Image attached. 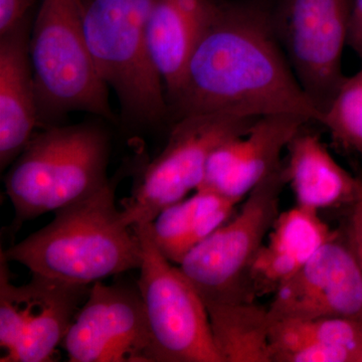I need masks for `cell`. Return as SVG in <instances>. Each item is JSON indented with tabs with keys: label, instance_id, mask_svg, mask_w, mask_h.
<instances>
[{
	"label": "cell",
	"instance_id": "1",
	"mask_svg": "<svg viewBox=\"0 0 362 362\" xmlns=\"http://www.w3.org/2000/svg\"><path fill=\"white\" fill-rule=\"evenodd\" d=\"M168 105L173 123L209 112L252 118L294 114L323 120L288 63L272 13L252 2L214 1Z\"/></svg>",
	"mask_w": 362,
	"mask_h": 362
},
{
	"label": "cell",
	"instance_id": "2",
	"mask_svg": "<svg viewBox=\"0 0 362 362\" xmlns=\"http://www.w3.org/2000/svg\"><path fill=\"white\" fill-rule=\"evenodd\" d=\"M119 175L83 201L54 211L49 225L2 254L32 274L78 285L139 270L142 247L116 206Z\"/></svg>",
	"mask_w": 362,
	"mask_h": 362
},
{
	"label": "cell",
	"instance_id": "3",
	"mask_svg": "<svg viewBox=\"0 0 362 362\" xmlns=\"http://www.w3.org/2000/svg\"><path fill=\"white\" fill-rule=\"evenodd\" d=\"M109 156L110 138L98 123L58 124L35 133L4 177L13 230L104 187Z\"/></svg>",
	"mask_w": 362,
	"mask_h": 362
},
{
	"label": "cell",
	"instance_id": "4",
	"mask_svg": "<svg viewBox=\"0 0 362 362\" xmlns=\"http://www.w3.org/2000/svg\"><path fill=\"white\" fill-rule=\"evenodd\" d=\"M156 0H82L83 23L95 66L120 102L124 119L141 128L169 118L165 89L147 40Z\"/></svg>",
	"mask_w": 362,
	"mask_h": 362
},
{
	"label": "cell",
	"instance_id": "5",
	"mask_svg": "<svg viewBox=\"0 0 362 362\" xmlns=\"http://www.w3.org/2000/svg\"><path fill=\"white\" fill-rule=\"evenodd\" d=\"M40 127L74 111L114 121L108 86L100 77L83 23L82 0H42L30 33Z\"/></svg>",
	"mask_w": 362,
	"mask_h": 362
},
{
	"label": "cell",
	"instance_id": "6",
	"mask_svg": "<svg viewBox=\"0 0 362 362\" xmlns=\"http://www.w3.org/2000/svg\"><path fill=\"white\" fill-rule=\"evenodd\" d=\"M286 185L283 161L247 195L235 218L188 252L177 265L204 304L256 301L252 267L280 214Z\"/></svg>",
	"mask_w": 362,
	"mask_h": 362
},
{
	"label": "cell",
	"instance_id": "7",
	"mask_svg": "<svg viewBox=\"0 0 362 362\" xmlns=\"http://www.w3.org/2000/svg\"><path fill=\"white\" fill-rule=\"evenodd\" d=\"M257 119L209 112L173 123L165 147L142 171L132 194L123 202L126 223L133 228L152 223L162 209L199 189L211 154L245 134Z\"/></svg>",
	"mask_w": 362,
	"mask_h": 362
},
{
	"label": "cell",
	"instance_id": "8",
	"mask_svg": "<svg viewBox=\"0 0 362 362\" xmlns=\"http://www.w3.org/2000/svg\"><path fill=\"white\" fill-rule=\"evenodd\" d=\"M142 247L137 287L154 362H221L206 304L180 267L154 244L150 223L133 226Z\"/></svg>",
	"mask_w": 362,
	"mask_h": 362
},
{
	"label": "cell",
	"instance_id": "9",
	"mask_svg": "<svg viewBox=\"0 0 362 362\" xmlns=\"http://www.w3.org/2000/svg\"><path fill=\"white\" fill-rule=\"evenodd\" d=\"M354 0H280L272 23L302 89L321 113L341 84Z\"/></svg>",
	"mask_w": 362,
	"mask_h": 362
},
{
	"label": "cell",
	"instance_id": "10",
	"mask_svg": "<svg viewBox=\"0 0 362 362\" xmlns=\"http://www.w3.org/2000/svg\"><path fill=\"white\" fill-rule=\"evenodd\" d=\"M0 255V347L1 362H49L64 341L89 295L90 286L71 284L33 274L14 285Z\"/></svg>",
	"mask_w": 362,
	"mask_h": 362
},
{
	"label": "cell",
	"instance_id": "11",
	"mask_svg": "<svg viewBox=\"0 0 362 362\" xmlns=\"http://www.w3.org/2000/svg\"><path fill=\"white\" fill-rule=\"evenodd\" d=\"M62 345L71 362H154L137 285L94 283Z\"/></svg>",
	"mask_w": 362,
	"mask_h": 362
},
{
	"label": "cell",
	"instance_id": "12",
	"mask_svg": "<svg viewBox=\"0 0 362 362\" xmlns=\"http://www.w3.org/2000/svg\"><path fill=\"white\" fill-rule=\"evenodd\" d=\"M272 323L296 319L346 318L362 322V270L351 245L326 243L274 293Z\"/></svg>",
	"mask_w": 362,
	"mask_h": 362
},
{
	"label": "cell",
	"instance_id": "13",
	"mask_svg": "<svg viewBox=\"0 0 362 362\" xmlns=\"http://www.w3.org/2000/svg\"><path fill=\"white\" fill-rule=\"evenodd\" d=\"M310 122L294 114L259 117L245 134L233 138L209 157L199 188L239 202L283 163V151Z\"/></svg>",
	"mask_w": 362,
	"mask_h": 362
},
{
	"label": "cell",
	"instance_id": "14",
	"mask_svg": "<svg viewBox=\"0 0 362 362\" xmlns=\"http://www.w3.org/2000/svg\"><path fill=\"white\" fill-rule=\"evenodd\" d=\"M0 35V170L21 156L40 126L37 92L30 57L33 21Z\"/></svg>",
	"mask_w": 362,
	"mask_h": 362
},
{
	"label": "cell",
	"instance_id": "15",
	"mask_svg": "<svg viewBox=\"0 0 362 362\" xmlns=\"http://www.w3.org/2000/svg\"><path fill=\"white\" fill-rule=\"evenodd\" d=\"M337 233L318 211L295 206L280 213L252 270L256 297L274 294Z\"/></svg>",
	"mask_w": 362,
	"mask_h": 362
},
{
	"label": "cell",
	"instance_id": "16",
	"mask_svg": "<svg viewBox=\"0 0 362 362\" xmlns=\"http://www.w3.org/2000/svg\"><path fill=\"white\" fill-rule=\"evenodd\" d=\"M285 173L298 206L320 211L354 204L362 192V176L343 168L316 134L300 130L288 145Z\"/></svg>",
	"mask_w": 362,
	"mask_h": 362
},
{
	"label": "cell",
	"instance_id": "17",
	"mask_svg": "<svg viewBox=\"0 0 362 362\" xmlns=\"http://www.w3.org/2000/svg\"><path fill=\"white\" fill-rule=\"evenodd\" d=\"M214 4V0H156L152 6L147 21V40L168 102L180 87Z\"/></svg>",
	"mask_w": 362,
	"mask_h": 362
},
{
	"label": "cell",
	"instance_id": "18",
	"mask_svg": "<svg viewBox=\"0 0 362 362\" xmlns=\"http://www.w3.org/2000/svg\"><path fill=\"white\" fill-rule=\"evenodd\" d=\"M238 202L211 190L194 194L162 209L150 223V233L161 254L180 265L187 252L232 218Z\"/></svg>",
	"mask_w": 362,
	"mask_h": 362
},
{
	"label": "cell",
	"instance_id": "19",
	"mask_svg": "<svg viewBox=\"0 0 362 362\" xmlns=\"http://www.w3.org/2000/svg\"><path fill=\"white\" fill-rule=\"evenodd\" d=\"M206 307L221 362H272L268 308L256 301Z\"/></svg>",
	"mask_w": 362,
	"mask_h": 362
},
{
	"label": "cell",
	"instance_id": "20",
	"mask_svg": "<svg viewBox=\"0 0 362 362\" xmlns=\"http://www.w3.org/2000/svg\"><path fill=\"white\" fill-rule=\"evenodd\" d=\"M302 345L350 350L356 354L357 362L362 350V322L346 318H314L272 323V362L279 352Z\"/></svg>",
	"mask_w": 362,
	"mask_h": 362
},
{
	"label": "cell",
	"instance_id": "21",
	"mask_svg": "<svg viewBox=\"0 0 362 362\" xmlns=\"http://www.w3.org/2000/svg\"><path fill=\"white\" fill-rule=\"evenodd\" d=\"M321 124L335 142L362 159V68L343 78Z\"/></svg>",
	"mask_w": 362,
	"mask_h": 362
},
{
	"label": "cell",
	"instance_id": "22",
	"mask_svg": "<svg viewBox=\"0 0 362 362\" xmlns=\"http://www.w3.org/2000/svg\"><path fill=\"white\" fill-rule=\"evenodd\" d=\"M42 0H0V35L37 14Z\"/></svg>",
	"mask_w": 362,
	"mask_h": 362
},
{
	"label": "cell",
	"instance_id": "23",
	"mask_svg": "<svg viewBox=\"0 0 362 362\" xmlns=\"http://www.w3.org/2000/svg\"><path fill=\"white\" fill-rule=\"evenodd\" d=\"M349 233L350 245L356 252L362 270V192L358 199L352 204Z\"/></svg>",
	"mask_w": 362,
	"mask_h": 362
},
{
	"label": "cell",
	"instance_id": "24",
	"mask_svg": "<svg viewBox=\"0 0 362 362\" xmlns=\"http://www.w3.org/2000/svg\"><path fill=\"white\" fill-rule=\"evenodd\" d=\"M349 45L362 62V0H354L350 21Z\"/></svg>",
	"mask_w": 362,
	"mask_h": 362
},
{
	"label": "cell",
	"instance_id": "25",
	"mask_svg": "<svg viewBox=\"0 0 362 362\" xmlns=\"http://www.w3.org/2000/svg\"><path fill=\"white\" fill-rule=\"evenodd\" d=\"M357 362H362V350L361 354H359L358 358H357Z\"/></svg>",
	"mask_w": 362,
	"mask_h": 362
}]
</instances>
